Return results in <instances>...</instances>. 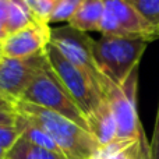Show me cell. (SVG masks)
Instances as JSON below:
<instances>
[{"mask_svg": "<svg viewBox=\"0 0 159 159\" xmlns=\"http://www.w3.org/2000/svg\"><path fill=\"white\" fill-rule=\"evenodd\" d=\"M45 63V52L22 59L0 56V95L14 106Z\"/></svg>", "mask_w": 159, "mask_h": 159, "instance_id": "obj_8", "label": "cell"}, {"mask_svg": "<svg viewBox=\"0 0 159 159\" xmlns=\"http://www.w3.org/2000/svg\"><path fill=\"white\" fill-rule=\"evenodd\" d=\"M17 113L14 107L0 106V126H16Z\"/></svg>", "mask_w": 159, "mask_h": 159, "instance_id": "obj_19", "label": "cell"}, {"mask_svg": "<svg viewBox=\"0 0 159 159\" xmlns=\"http://www.w3.org/2000/svg\"><path fill=\"white\" fill-rule=\"evenodd\" d=\"M4 157H6V151L0 149V159H4Z\"/></svg>", "mask_w": 159, "mask_h": 159, "instance_id": "obj_23", "label": "cell"}, {"mask_svg": "<svg viewBox=\"0 0 159 159\" xmlns=\"http://www.w3.org/2000/svg\"><path fill=\"white\" fill-rule=\"evenodd\" d=\"M138 71L140 67H137L121 85H116L110 81L103 96L110 105L116 121V140L134 144L149 158V143L137 112Z\"/></svg>", "mask_w": 159, "mask_h": 159, "instance_id": "obj_2", "label": "cell"}, {"mask_svg": "<svg viewBox=\"0 0 159 159\" xmlns=\"http://www.w3.org/2000/svg\"><path fill=\"white\" fill-rule=\"evenodd\" d=\"M20 137L21 133L16 126H0V149L7 152Z\"/></svg>", "mask_w": 159, "mask_h": 159, "instance_id": "obj_17", "label": "cell"}, {"mask_svg": "<svg viewBox=\"0 0 159 159\" xmlns=\"http://www.w3.org/2000/svg\"><path fill=\"white\" fill-rule=\"evenodd\" d=\"M8 10V0H0V22L4 24Z\"/></svg>", "mask_w": 159, "mask_h": 159, "instance_id": "obj_20", "label": "cell"}, {"mask_svg": "<svg viewBox=\"0 0 159 159\" xmlns=\"http://www.w3.org/2000/svg\"><path fill=\"white\" fill-rule=\"evenodd\" d=\"M45 55L55 74L87 117L105 99L102 91L84 71L70 63L53 43L46 46Z\"/></svg>", "mask_w": 159, "mask_h": 159, "instance_id": "obj_5", "label": "cell"}, {"mask_svg": "<svg viewBox=\"0 0 159 159\" xmlns=\"http://www.w3.org/2000/svg\"><path fill=\"white\" fill-rule=\"evenodd\" d=\"M133 7L159 31V0H129Z\"/></svg>", "mask_w": 159, "mask_h": 159, "instance_id": "obj_15", "label": "cell"}, {"mask_svg": "<svg viewBox=\"0 0 159 159\" xmlns=\"http://www.w3.org/2000/svg\"><path fill=\"white\" fill-rule=\"evenodd\" d=\"M36 21L27 0H8V10L4 27L8 34H13L28 24Z\"/></svg>", "mask_w": 159, "mask_h": 159, "instance_id": "obj_14", "label": "cell"}, {"mask_svg": "<svg viewBox=\"0 0 159 159\" xmlns=\"http://www.w3.org/2000/svg\"><path fill=\"white\" fill-rule=\"evenodd\" d=\"M149 42L143 39L102 35L92 42V55L99 71L109 81L121 85L140 67V60Z\"/></svg>", "mask_w": 159, "mask_h": 159, "instance_id": "obj_3", "label": "cell"}, {"mask_svg": "<svg viewBox=\"0 0 159 159\" xmlns=\"http://www.w3.org/2000/svg\"><path fill=\"white\" fill-rule=\"evenodd\" d=\"M0 106H10V107H14L13 105H11L8 101H6V99L3 98L2 95H0Z\"/></svg>", "mask_w": 159, "mask_h": 159, "instance_id": "obj_22", "label": "cell"}, {"mask_svg": "<svg viewBox=\"0 0 159 159\" xmlns=\"http://www.w3.org/2000/svg\"><path fill=\"white\" fill-rule=\"evenodd\" d=\"M14 110L20 116L38 124L57 144L66 159H93L99 149L98 143L88 130L80 127L67 117L49 109L17 101Z\"/></svg>", "mask_w": 159, "mask_h": 159, "instance_id": "obj_1", "label": "cell"}, {"mask_svg": "<svg viewBox=\"0 0 159 159\" xmlns=\"http://www.w3.org/2000/svg\"><path fill=\"white\" fill-rule=\"evenodd\" d=\"M0 55H2V42H0Z\"/></svg>", "mask_w": 159, "mask_h": 159, "instance_id": "obj_24", "label": "cell"}, {"mask_svg": "<svg viewBox=\"0 0 159 159\" xmlns=\"http://www.w3.org/2000/svg\"><path fill=\"white\" fill-rule=\"evenodd\" d=\"M99 32L107 36L143 39L147 42L159 38V31L133 7L129 0H105Z\"/></svg>", "mask_w": 159, "mask_h": 159, "instance_id": "obj_7", "label": "cell"}, {"mask_svg": "<svg viewBox=\"0 0 159 159\" xmlns=\"http://www.w3.org/2000/svg\"><path fill=\"white\" fill-rule=\"evenodd\" d=\"M92 42L93 39L88 36V34L81 32L70 25L52 28V34H50V43L55 45L70 63L84 71L95 82L102 93H105V89L110 81L99 71L93 60Z\"/></svg>", "mask_w": 159, "mask_h": 159, "instance_id": "obj_6", "label": "cell"}, {"mask_svg": "<svg viewBox=\"0 0 159 159\" xmlns=\"http://www.w3.org/2000/svg\"><path fill=\"white\" fill-rule=\"evenodd\" d=\"M149 159H159V105L154 127V134H152V140L149 143Z\"/></svg>", "mask_w": 159, "mask_h": 159, "instance_id": "obj_18", "label": "cell"}, {"mask_svg": "<svg viewBox=\"0 0 159 159\" xmlns=\"http://www.w3.org/2000/svg\"><path fill=\"white\" fill-rule=\"evenodd\" d=\"M20 101L56 112L67 117L69 120L74 121L80 127L88 130L87 119H85L84 113L80 110L74 99L71 98V95L67 92L64 85L55 74L48 59L43 67L39 70L35 78L31 81V84L24 91Z\"/></svg>", "mask_w": 159, "mask_h": 159, "instance_id": "obj_4", "label": "cell"}, {"mask_svg": "<svg viewBox=\"0 0 159 159\" xmlns=\"http://www.w3.org/2000/svg\"><path fill=\"white\" fill-rule=\"evenodd\" d=\"M4 159H66L61 154L48 151L20 137L17 143L6 152Z\"/></svg>", "mask_w": 159, "mask_h": 159, "instance_id": "obj_13", "label": "cell"}, {"mask_svg": "<svg viewBox=\"0 0 159 159\" xmlns=\"http://www.w3.org/2000/svg\"><path fill=\"white\" fill-rule=\"evenodd\" d=\"M27 3L36 21L49 24L50 16L53 14L60 0H27Z\"/></svg>", "mask_w": 159, "mask_h": 159, "instance_id": "obj_16", "label": "cell"}, {"mask_svg": "<svg viewBox=\"0 0 159 159\" xmlns=\"http://www.w3.org/2000/svg\"><path fill=\"white\" fill-rule=\"evenodd\" d=\"M8 36V32H7V30H6V27H4V24H2L0 22V42H3L6 38Z\"/></svg>", "mask_w": 159, "mask_h": 159, "instance_id": "obj_21", "label": "cell"}, {"mask_svg": "<svg viewBox=\"0 0 159 159\" xmlns=\"http://www.w3.org/2000/svg\"><path fill=\"white\" fill-rule=\"evenodd\" d=\"M16 127L20 130L21 133V137H24L25 140H28L30 143L35 144V145L41 147V148H45L48 151L52 152H57V154H61V151L59 149L57 144L53 141V138L48 134L45 130H42L38 124L30 121L28 119L22 117L17 113V121H16ZM63 155V154H61ZM64 157V155H63Z\"/></svg>", "mask_w": 159, "mask_h": 159, "instance_id": "obj_12", "label": "cell"}, {"mask_svg": "<svg viewBox=\"0 0 159 159\" xmlns=\"http://www.w3.org/2000/svg\"><path fill=\"white\" fill-rule=\"evenodd\" d=\"M50 34L52 28L49 24L34 21L16 32L8 34L7 38L2 42L0 56L22 59L43 53L50 43Z\"/></svg>", "mask_w": 159, "mask_h": 159, "instance_id": "obj_9", "label": "cell"}, {"mask_svg": "<svg viewBox=\"0 0 159 159\" xmlns=\"http://www.w3.org/2000/svg\"><path fill=\"white\" fill-rule=\"evenodd\" d=\"M85 119H87L88 131L95 138L99 148L109 145L116 140V121L106 99H103L102 103Z\"/></svg>", "mask_w": 159, "mask_h": 159, "instance_id": "obj_10", "label": "cell"}, {"mask_svg": "<svg viewBox=\"0 0 159 159\" xmlns=\"http://www.w3.org/2000/svg\"><path fill=\"white\" fill-rule=\"evenodd\" d=\"M105 11V0H82L74 16L70 18L69 25L81 32H99L101 21Z\"/></svg>", "mask_w": 159, "mask_h": 159, "instance_id": "obj_11", "label": "cell"}]
</instances>
